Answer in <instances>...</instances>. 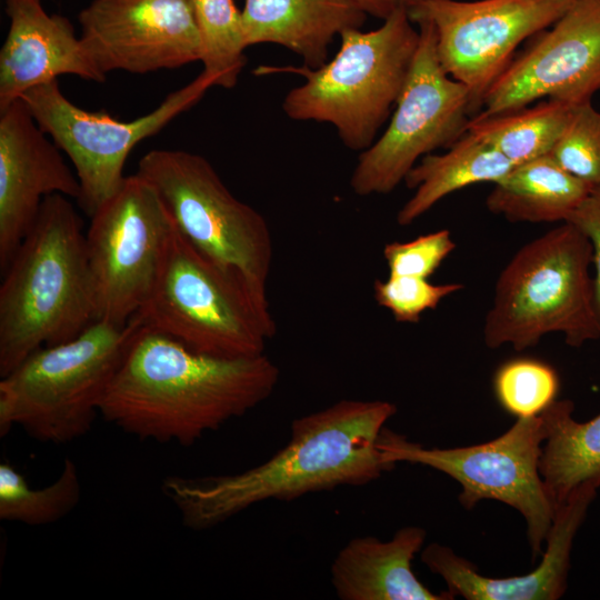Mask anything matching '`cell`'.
<instances>
[{
	"label": "cell",
	"mask_w": 600,
	"mask_h": 600,
	"mask_svg": "<svg viewBox=\"0 0 600 600\" xmlns=\"http://www.w3.org/2000/svg\"><path fill=\"white\" fill-rule=\"evenodd\" d=\"M396 412L386 400L342 399L294 419L288 442L268 460L233 474L170 476L161 490L182 524L200 531L260 502L364 486L394 468L380 441Z\"/></svg>",
	"instance_id": "obj_1"
},
{
	"label": "cell",
	"mask_w": 600,
	"mask_h": 600,
	"mask_svg": "<svg viewBox=\"0 0 600 600\" xmlns=\"http://www.w3.org/2000/svg\"><path fill=\"white\" fill-rule=\"evenodd\" d=\"M280 370L266 354L218 358L140 326L100 414L141 440L192 446L264 402Z\"/></svg>",
	"instance_id": "obj_2"
},
{
	"label": "cell",
	"mask_w": 600,
	"mask_h": 600,
	"mask_svg": "<svg viewBox=\"0 0 600 600\" xmlns=\"http://www.w3.org/2000/svg\"><path fill=\"white\" fill-rule=\"evenodd\" d=\"M0 287V377L97 321L82 219L68 197L42 201Z\"/></svg>",
	"instance_id": "obj_3"
},
{
	"label": "cell",
	"mask_w": 600,
	"mask_h": 600,
	"mask_svg": "<svg viewBox=\"0 0 600 600\" xmlns=\"http://www.w3.org/2000/svg\"><path fill=\"white\" fill-rule=\"evenodd\" d=\"M136 314L148 329L218 358L261 356L277 332L268 298L239 271L199 251L176 224L151 293Z\"/></svg>",
	"instance_id": "obj_4"
},
{
	"label": "cell",
	"mask_w": 600,
	"mask_h": 600,
	"mask_svg": "<svg viewBox=\"0 0 600 600\" xmlns=\"http://www.w3.org/2000/svg\"><path fill=\"white\" fill-rule=\"evenodd\" d=\"M591 264V243L570 222L522 246L497 279L483 324L486 346L522 351L551 332L573 348L599 339Z\"/></svg>",
	"instance_id": "obj_5"
},
{
	"label": "cell",
	"mask_w": 600,
	"mask_h": 600,
	"mask_svg": "<svg viewBox=\"0 0 600 600\" xmlns=\"http://www.w3.org/2000/svg\"><path fill=\"white\" fill-rule=\"evenodd\" d=\"M98 320L76 338L29 354L0 380V436L20 427L54 444L87 434L141 326Z\"/></svg>",
	"instance_id": "obj_6"
},
{
	"label": "cell",
	"mask_w": 600,
	"mask_h": 600,
	"mask_svg": "<svg viewBox=\"0 0 600 600\" xmlns=\"http://www.w3.org/2000/svg\"><path fill=\"white\" fill-rule=\"evenodd\" d=\"M382 21L374 30L343 31L337 54L322 66L292 69L304 82L284 97V113L330 123L348 149H368L397 104L419 46L406 6Z\"/></svg>",
	"instance_id": "obj_7"
},
{
	"label": "cell",
	"mask_w": 600,
	"mask_h": 600,
	"mask_svg": "<svg viewBox=\"0 0 600 600\" xmlns=\"http://www.w3.org/2000/svg\"><path fill=\"white\" fill-rule=\"evenodd\" d=\"M136 173L154 187L191 244L239 271L256 292L267 297L273 260L269 226L260 212L231 193L204 157L151 150L140 159Z\"/></svg>",
	"instance_id": "obj_8"
},
{
	"label": "cell",
	"mask_w": 600,
	"mask_h": 600,
	"mask_svg": "<svg viewBox=\"0 0 600 600\" xmlns=\"http://www.w3.org/2000/svg\"><path fill=\"white\" fill-rule=\"evenodd\" d=\"M546 430L540 416L517 418L500 437L480 444L424 448L384 429L380 448L386 461L422 464L443 472L462 488L459 501L472 509L481 500H497L526 520L534 560L546 543L556 507L540 474Z\"/></svg>",
	"instance_id": "obj_9"
},
{
	"label": "cell",
	"mask_w": 600,
	"mask_h": 600,
	"mask_svg": "<svg viewBox=\"0 0 600 600\" xmlns=\"http://www.w3.org/2000/svg\"><path fill=\"white\" fill-rule=\"evenodd\" d=\"M419 46L404 87L383 133L360 152L350 187L361 197L387 194L426 154L450 148L467 133L469 92L442 69L432 24L412 21Z\"/></svg>",
	"instance_id": "obj_10"
},
{
	"label": "cell",
	"mask_w": 600,
	"mask_h": 600,
	"mask_svg": "<svg viewBox=\"0 0 600 600\" xmlns=\"http://www.w3.org/2000/svg\"><path fill=\"white\" fill-rule=\"evenodd\" d=\"M213 86V79L202 71L154 110L130 121L118 120L104 110L79 108L62 93L58 79L28 90L20 99L70 159L81 188L78 203L91 217L122 186L131 150L197 104Z\"/></svg>",
	"instance_id": "obj_11"
},
{
	"label": "cell",
	"mask_w": 600,
	"mask_h": 600,
	"mask_svg": "<svg viewBox=\"0 0 600 600\" xmlns=\"http://www.w3.org/2000/svg\"><path fill=\"white\" fill-rule=\"evenodd\" d=\"M173 219L154 187L137 173L91 216L86 233L97 321L126 324L157 279Z\"/></svg>",
	"instance_id": "obj_12"
},
{
	"label": "cell",
	"mask_w": 600,
	"mask_h": 600,
	"mask_svg": "<svg viewBox=\"0 0 600 600\" xmlns=\"http://www.w3.org/2000/svg\"><path fill=\"white\" fill-rule=\"evenodd\" d=\"M576 0H412L411 21L428 20L439 62L469 92L471 118L526 39L551 27Z\"/></svg>",
	"instance_id": "obj_13"
},
{
	"label": "cell",
	"mask_w": 600,
	"mask_h": 600,
	"mask_svg": "<svg viewBox=\"0 0 600 600\" xmlns=\"http://www.w3.org/2000/svg\"><path fill=\"white\" fill-rule=\"evenodd\" d=\"M532 38L491 86L479 116L521 109L542 98L579 106L600 90V0H576Z\"/></svg>",
	"instance_id": "obj_14"
},
{
	"label": "cell",
	"mask_w": 600,
	"mask_h": 600,
	"mask_svg": "<svg viewBox=\"0 0 600 600\" xmlns=\"http://www.w3.org/2000/svg\"><path fill=\"white\" fill-rule=\"evenodd\" d=\"M81 42L107 76L148 73L201 60L192 0H92L79 13Z\"/></svg>",
	"instance_id": "obj_15"
},
{
	"label": "cell",
	"mask_w": 600,
	"mask_h": 600,
	"mask_svg": "<svg viewBox=\"0 0 600 600\" xmlns=\"http://www.w3.org/2000/svg\"><path fill=\"white\" fill-rule=\"evenodd\" d=\"M22 99L0 109V268L33 226L46 197L80 198L77 174Z\"/></svg>",
	"instance_id": "obj_16"
},
{
	"label": "cell",
	"mask_w": 600,
	"mask_h": 600,
	"mask_svg": "<svg viewBox=\"0 0 600 600\" xmlns=\"http://www.w3.org/2000/svg\"><path fill=\"white\" fill-rule=\"evenodd\" d=\"M597 488L584 484L574 490L554 513L540 564L523 576L490 578L481 576L468 560L452 549L432 542L421 550V561L439 574L447 591L467 600H557L568 587L573 539L582 524Z\"/></svg>",
	"instance_id": "obj_17"
},
{
	"label": "cell",
	"mask_w": 600,
	"mask_h": 600,
	"mask_svg": "<svg viewBox=\"0 0 600 600\" xmlns=\"http://www.w3.org/2000/svg\"><path fill=\"white\" fill-rule=\"evenodd\" d=\"M10 20L0 50V109L63 74L103 82L70 20L49 14L42 0H4Z\"/></svg>",
	"instance_id": "obj_18"
},
{
	"label": "cell",
	"mask_w": 600,
	"mask_h": 600,
	"mask_svg": "<svg viewBox=\"0 0 600 600\" xmlns=\"http://www.w3.org/2000/svg\"><path fill=\"white\" fill-rule=\"evenodd\" d=\"M427 532L417 526L399 529L390 540L372 536L347 542L334 557L330 579L341 600H452L447 590L434 593L412 571Z\"/></svg>",
	"instance_id": "obj_19"
},
{
	"label": "cell",
	"mask_w": 600,
	"mask_h": 600,
	"mask_svg": "<svg viewBox=\"0 0 600 600\" xmlns=\"http://www.w3.org/2000/svg\"><path fill=\"white\" fill-rule=\"evenodd\" d=\"M366 18L354 0H244L242 10L247 47L282 46L308 68L326 63L334 37L360 29Z\"/></svg>",
	"instance_id": "obj_20"
},
{
	"label": "cell",
	"mask_w": 600,
	"mask_h": 600,
	"mask_svg": "<svg viewBox=\"0 0 600 600\" xmlns=\"http://www.w3.org/2000/svg\"><path fill=\"white\" fill-rule=\"evenodd\" d=\"M592 187L548 154L514 166L494 183L486 206L511 222H566Z\"/></svg>",
	"instance_id": "obj_21"
},
{
	"label": "cell",
	"mask_w": 600,
	"mask_h": 600,
	"mask_svg": "<svg viewBox=\"0 0 600 600\" xmlns=\"http://www.w3.org/2000/svg\"><path fill=\"white\" fill-rule=\"evenodd\" d=\"M514 167L499 151L467 132L442 154H426L409 171L404 183L414 193L397 214L409 226L448 194L481 182L496 183Z\"/></svg>",
	"instance_id": "obj_22"
},
{
	"label": "cell",
	"mask_w": 600,
	"mask_h": 600,
	"mask_svg": "<svg viewBox=\"0 0 600 600\" xmlns=\"http://www.w3.org/2000/svg\"><path fill=\"white\" fill-rule=\"evenodd\" d=\"M573 409L571 400L557 399L539 414L546 430L540 474L556 509L583 484L600 488V412L579 422Z\"/></svg>",
	"instance_id": "obj_23"
},
{
	"label": "cell",
	"mask_w": 600,
	"mask_h": 600,
	"mask_svg": "<svg viewBox=\"0 0 600 600\" xmlns=\"http://www.w3.org/2000/svg\"><path fill=\"white\" fill-rule=\"evenodd\" d=\"M577 106L548 99L533 107L492 116H474L467 132L489 144L514 166L550 154Z\"/></svg>",
	"instance_id": "obj_24"
},
{
	"label": "cell",
	"mask_w": 600,
	"mask_h": 600,
	"mask_svg": "<svg viewBox=\"0 0 600 600\" xmlns=\"http://www.w3.org/2000/svg\"><path fill=\"white\" fill-rule=\"evenodd\" d=\"M81 483L76 462L66 458L58 478L32 488L9 462L0 463V519L28 526H46L68 516L79 503Z\"/></svg>",
	"instance_id": "obj_25"
},
{
	"label": "cell",
	"mask_w": 600,
	"mask_h": 600,
	"mask_svg": "<svg viewBox=\"0 0 600 600\" xmlns=\"http://www.w3.org/2000/svg\"><path fill=\"white\" fill-rule=\"evenodd\" d=\"M201 62L214 86L233 88L247 62L242 11L233 0H192Z\"/></svg>",
	"instance_id": "obj_26"
},
{
	"label": "cell",
	"mask_w": 600,
	"mask_h": 600,
	"mask_svg": "<svg viewBox=\"0 0 600 600\" xmlns=\"http://www.w3.org/2000/svg\"><path fill=\"white\" fill-rule=\"evenodd\" d=\"M559 389L556 369L534 358L504 361L493 376L499 404L516 418L539 416L557 400Z\"/></svg>",
	"instance_id": "obj_27"
},
{
	"label": "cell",
	"mask_w": 600,
	"mask_h": 600,
	"mask_svg": "<svg viewBox=\"0 0 600 600\" xmlns=\"http://www.w3.org/2000/svg\"><path fill=\"white\" fill-rule=\"evenodd\" d=\"M549 156L578 179L591 186L600 184V112L591 101L576 107Z\"/></svg>",
	"instance_id": "obj_28"
},
{
	"label": "cell",
	"mask_w": 600,
	"mask_h": 600,
	"mask_svg": "<svg viewBox=\"0 0 600 600\" xmlns=\"http://www.w3.org/2000/svg\"><path fill=\"white\" fill-rule=\"evenodd\" d=\"M462 289L459 282L437 284L428 278L389 274L374 281L373 296L397 322L417 323L423 312L434 310L444 298Z\"/></svg>",
	"instance_id": "obj_29"
},
{
	"label": "cell",
	"mask_w": 600,
	"mask_h": 600,
	"mask_svg": "<svg viewBox=\"0 0 600 600\" xmlns=\"http://www.w3.org/2000/svg\"><path fill=\"white\" fill-rule=\"evenodd\" d=\"M454 249L451 232L440 229L406 242L387 243L383 258L389 274L429 279Z\"/></svg>",
	"instance_id": "obj_30"
},
{
	"label": "cell",
	"mask_w": 600,
	"mask_h": 600,
	"mask_svg": "<svg viewBox=\"0 0 600 600\" xmlns=\"http://www.w3.org/2000/svg\"><path fill=\"white\" fill-rule=\"evenodd\" d=\"M566 222L574 224L591 243L594 267V308L600 322V184L592 187L589 194Z\"/></svg>",
	"instance_id": "obj_31"
},
{
	"label": "cell",
	"mask_w": 600,
	"mask_h": 600,
	"mask_svg": "<svg viewBox=\"0 0 600 600\" xmlns=\"http://www.w3.org/2000/svg\"><path fill=\"white\" fill-rule=\"evenodd\" d=\"M368 16L384 20L400 7H408L412 0H354Z\"/></svg>",
	"instance_id": "obj_32"
}]
</instances>
